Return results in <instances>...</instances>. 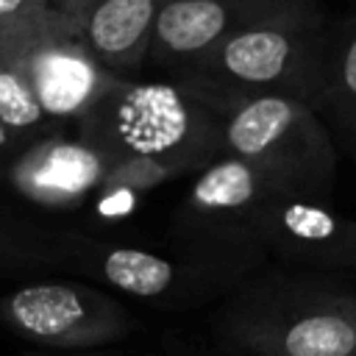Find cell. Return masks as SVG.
<instances>
[{"mask_svg":"<svg viewBox=\"0 0 356 356\" xmlns=\"http://www.w3.org/2000/svg\"><path fill=\"white\" fill-rule=\"evenodd\" d=\"M0 122L28 142L56 131V122L42 111L25 70L6 42L0 44Z\"/></svg>","mask_w":356,"mask_h":356,"instance_id":"5bb4252c","label":"cell"},{"mask_svg":"<svg viewBox=\"0 0 356 356\" xmlns=\"http://www.w3.org/2000/svg\"><path fill=\"white\" fill-rule=\"evenodd\" d=\"M3 42L25 70L42 111L56 125H75L120 78L92 56L75 22L56 8L8 31Z\"/></svg>","mask_w":356,"mask_h":356,"instance_id":"8992f818","label":"cell"},{"mask_svg":"<svg viewBox=\"0 0 356 356\" xmlns=\"http://www.w3.org/2000/svg\"><path fill=\"white\" fill-rule=\"evenodd\" d=\"M53 6L50 0H0V31H17L33 19H39L42 14H47Z\"/></svg>","mask_w":356,"mask_h":356,"instance_id":"9a60e30c","label":"cell"},{"mask_svg":"<svg viewBox=\"0 0 356 356\" xmlns=\"http://www.w3.org/2000/svg\"><path fill=\"white\" fill-rule=\"evenodd\" d=\"M250 242L261 256L314 267L356 270V220L328 197L303 195L273 184L259 203Z\"/></svg>","mask_w":356,"mask_h":356,"instance_id":"ba28073f","label":"cell"},{"mask_svg":"<svg viewBox=\"0 0 356 356\" xmlns=\"http://www.w3.org/2000/svg\"><path fill=\"white\" fill-rule=\"evenodd\" d=\"M200 97L217 117L222 156L256 167L278 186L331 200L339 150L328 125L309 103L284 95Z\"/></svg>","mask_w":356,"mask_h":356,"instance_id":"277c9868","label":"cell"},{"mask_svg":"<svg viewBox=\"0 0 356 356\" xmlns=\"http://www.w3.org/2000/svg\"><path fill=\"white\" fill-rule=\"evenodd\" d=\"M331 22L317 0L245 25L178 81L200 95H284L317 106Z\"/></svg>","mask_w":356,"mask_h":356,"instance_id":"3957f363","label":"cell"},{"mask_svg":"<svg viewBox=\"0 0 356 356\" xmlns=\"http://www.w3.org/2000/svg\"><path fill=\"white\" fill-rule=\"evenodd\" d=\"M25 145H28V139H22L19 134H14L11 128H6L0 122V172H3V178H6V172L11 167V161L22 153Z\"/></svg>","mask_w":356,"mask_h":356,"instance_id":"2e32d148","label":"cell"},{"mask_svg":"<svg viewBox=\"0 0 356 356\" xmlns=\"http://www.w3.org/2000/svg\"><path fill=\"white\" fill-rule=\"evenodd\" d=\"M75 261L100 284L136 300L189 306L239 289L259 275L267 259L175 239L167 250L125 242H83L75 248Z\"/></svg>","mask_w":356,"mask_h":356,"instance_id":"5b68a950","label":"cell"},{"mask_svg":"<svg viewBox=\"0 0 356 356\" xmlns=\"http://www.w3.org/2000/svg\"><path fill=\"white\" fill-rule=\"evenodd\" d=\"M350 356H356V350H353V353H350Z\"/></svg>","mask_w":356,"mask_h":356,"instance_id":"d6986e66","label":"cell"},{"mask_svg":"<svg viewBox=\"0 0 356 356\" xmlns=\"http://www.w3.org/2000/svg\"><path fill=\"white\" fill-rule=\"evenodd\" d=\"M164 0H95L78 19V36L114 75L134 78L147 64L156 19Z\"/></svg>","mask_w":356,"mask_h":356,"instance_id":"7c38bea8","label":"cell"},{"mask_svg":"<svg viewBox=\"0 0 356 356\" xmlns=\"http://www.w3.org/2000/svg\"><path fill=\"white\" fill-rule=\"evenodd\" d=\"M89 3H95V0H50V6H53L56 11H61L64 17H70L72 22L78 19V14H81Z\"/></svg>","mask_w":356,"mask_h":356,"instance_id":"e0dca14e","label":"cell"},{"mask_svg":"<svg viewBox=\"0 0 356 356\" xmlns=\"http://www.w3.org/2000/svg\"><path fill=\"white\" fill-rule=\"evenodd\" d=\"M220 334L248 356H350L356 295L314 275H253L222 306Z\"/></svg>","mask_w":356,"mask_h":356,"instance_id":"7a4b0ae2","label":"cell"},{"mask_svg":"<svg viewBox=\"0 0 356 356\" xmlns=\"http://www.w3.org/2000/svg\"><path fill=\"white\" fill-rule=\"evenodd\" d=\"M0 320L17 337L58 350L103 348L136 328V320L117 298L70 281L25 284L3 295Z\"/></svg>","mask_w":356,"mask_h":356,"instance_id":"52a82bcc","label":"cell"},{"mask_svg":"<svg viewBox=\"0 0 356 356\" xmlns=\"http://www.w3.org/2000/svg\"><path fill=\"white\" fill-rule=\"evenodd\" d=\"M273 184L275 181L234 156L214 159L192 175V184L178 203L172 217L175 239L220 250L259 253L250 242V231L259 203Z\"/></svg>","mask_w":356,"mask_h":356,"instance_id":"9c48e42d","label":"cell"},{"mask_svg":"<svg viewBox=\"0 0 356 356\" xmlns=\"http://www.w3.org/2000/svg\"><path fill=\"white\" fill-rule=\"evenodd\" d=\"M306 0H164L147 64L167 78L184 75L234 31L286 14Z\"/></svg>","mask_w":356,"mask_h":356,"instance_id":"30bf717a","label":"cell"},{"mask_svg":"<svg viewBox=\"0 0 356 356\" xmlns=\"http://www.w3.org/2000/svg\"><path fill=\"white\" fill-rule=\"evenodd\" d=\"M75 136L106 153L111 167L153 161L178 178L197 175L222 156L214 111L178 78H117L75 122Z\"/></svg>","mask_w":356,"mask_h":356,"instance_id":"6da1fadb","label":"cell"},{"mask_svg":"<svg viewBox=\"0 0 356 356\" xmlns=\"http://www.w3.org/2000/svg\"><path fill=\"white\" fill-rule=\"evenodd\" d=\"M111 161L95 145L81 136L47 134L22 147L11 161L8 186L33 206L44 209H78L92 200L103 186Z\"/></svg>","mask_w":356,"mask_h":356,"instance_id":"8fae6325","label":"cell"},{"mask_svg":"<svg viewBox=\"0 0 356 356\" xmlns=\"http://www.w3.org/2000/svg\"><path fill=\"white\" fill-rule=\"evenodd\" d=\"M3 39H6V33H3V31H0V44H3Z\"/></svg>","mask_w":356,"mask_h":356,"instance_id":"ac0fdd59","label":"cell"},{"mask_svg":"<svg viewBox=\"0 0 356 356\" xmlns=\"http://www.w3.org/2000/svg\"><path fill=\"white\" fill-rule=\"evenodd\" d=\"M314 111L328 125L334 142L356 159V8L331 22Z\"/></svg>","mask_w":356,"mask_h":356,"instance_id":"4fadbf2b","label":"cell"}]
</instances>
